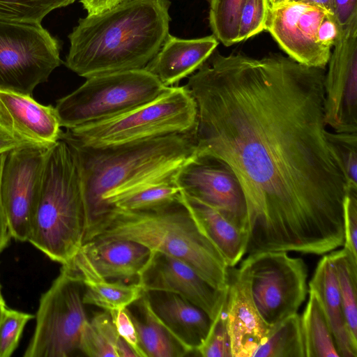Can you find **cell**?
<instances>
[{
    "mask_svg": "<svg viewBox=\"0 0 357 357\" xmlns=\"http://www.w3.org/2000/svg\"><path fill=\"white\" fill-rule=\"evenodd\" d=\"M325 68L213 52L185 85L197 156L227 165L245 199V255L342 246L347 184L324 117Z\"/></svg>",
    "mask_w": 357,
    "mask_h": 357,
    "instance_id": "obj_1",
    "label": "cell"
},
{
    "mask_svg": "<svg viewBox=\"0 0 357 357\" xmlns=\"http://www.w3.org/2000/svg\"><path fill=\"white\" fill-rule=\"evenodd\" d=\"M75 158L87 227L121 197L143 187L173 180L196 153L195 130L132 143L83 146L61 135Z\"/></svg>",
    "mask_w": 357,
    "mask_h": 357,
    "instance_id": "obj_2",
    "label": "cell"
},
{
    "mask_svg": "<svg viewBox=\"0 0 357 357\" xmlns=\"http://www.w3.org/2000/svg\"><path fill=\"white\" fill-rule=\"evenodd\" d=\"M170 4L169 0H123L79 19L68 36L65 65L86 79L144 68L169 34Z\"/></svg>",
    "mask_w": 357,
    "mask_h": 357,
    "instance_id": "obj_3",
    "label": "cell"
},
{
    "mask_svg": "<svg viewBox=\"0 0 357 357\" xmlns=\"http://www.w3.org/2000/svg\"><path fill=\"white\" fill-rule=\"evenodd\" d=\"M123 239L179 259L213 287L227 290L229 267L205 235L181 197L158 208L129 211L111 207L86 230L87 241Z\"/></svg>",
    "mask_w": 357,
    "mask_h": 357,
    "instance_id": "obj_4",
    "label": "cell"
},
{
    "mask_svg": "<svg viewBox=\"0 0 357 357\" xmlns=\"http://www.w3.org/2000/svg\"><path fill=\"white\" fill-rule=\"evenodd\" d=\"M87 219L73 154L59 139L47 153L28 238L52 261L70 264L84 244Z\"/></svg>",
    "mask_w": 357,
    "mask_h": 357,
    "instance_id": "obj_5",
    "label": "cell"
},
{
    "mask_svg": "<svg viewBox=\"0 0 357 357\" xmlns=\"http://www.w3.org/2000/svg\"><path fill=\"white\" fill-rule=\"evenodd\" d=\"M197 105L185 86H168L154 100L118 116L62 131L61 135L87 146H108L191 132Z\"/></svg>",
    "mask_w": 357,
    "mask_h": 357,
    "instance_id": "obj_6",
    "label": "cell"
},
{
    "mask_svg": "<svg viewBox=\"0 0 357 357\" xmlns=\"http://www.w3.org/2000/svg\"><path fill=\"white\" fill-rule=\"evenodd\" d=\"M167 87L144 68L111 73L87 78L54 107L61 128L72 129L146 104Z\"/></svg>",
    "mask_w": 357,
    "mask_h": 357,
    "instance_id": "obj_7",
    "label": "cell"
},
{
    "mask_svg": "<svg viewBox=\"0 0 357 357\" xmlns=\"http://www.w3.org/2000/svg\"><path fill=\"white\" fill-rule=\"evenodd\" d=\"M84 284L72 264L41 295L36 327L24 357H68L79 350L83 326L89 320L82 296Z\"/></svg>",
    "mask_w": 357,
    "mask_h": 357,
    "instance_id": "obj_8",
    "label": "cell"
},
{
    "mask_svg": "<svg viewBox=\"0 0 357 357\" xmlns=\"http://www.w3.org/2000/svg\"><path fill=\"white\" fill-rule=\"evenodd\" d=\"M250 283L255 305L264 320L275 325L298 312L308 292L305 261L287 252L250 254L238 267Z\"/></svg>",
    "mask_w": 357,
    "mask_h": 357,
    "instance_id": "obj_9",
    "label": "cell"
},
{
    "mask_svg": "<svg viewBox=\"0 0 357 357\" xmlns=\"http://www.w3.org/2000/svg\"><path fill=\"white\" fill-rule=\"evenodd\" d=\"M59 53L41 24L0 20V88L31 95L61 65Z\"/></svg>",
    "mask_w": 357,
    "mask_h": 357,
    "instance_id": "obj_10",
    "label": "cell"
},
{
    "mask_svg": "<svg viewBox=\"0 0 357 357\" xmlns=\"http://www.w3.org/2000/svg\"><path fill=\"white\" fill-rule=\"evenodd\" d=\"M50 146L26 144L6 155L1 195L12 238L27 241Z\"/></svg>",
    "mask_w": 357,
    "mask_h": 357,
    "instance_id": "obj_11",
    "label": "cell"
},
{
    "mask_svg": "<svg viewBox=\"0 0 357 357\" xmlns=\"http://www.w3.org/2000/svg\"><path fill=\"white\" fill-rule=\"evenodd\" d=\"M324 77V117L335 132H357V20L333 45Z\"/></svg>",
    "mask_w": 357,
    "mask_h": 357,
    "instance_id": "obj_12",
    "label": "cell"
},
{
    "mask_svg": "<svg viewBox=\"0 0 357 357\" xmlns=\"http://www.w3.org/2000/svg\"><path fill=\"white\" fill-rule=\"evenodd\" d=\"M174 181L183 192L216 208L248 234L244 194L235 174L225 163L195 155L180 168Z\"/></svg>",
    "mask_w": 357,
    "mask_h": 357,
    "instance_id": "obj_13",
    "label": "cell"
},
{
    "mask_svg": "<svg viewBox=\"0 0 357 357\" xmlns=\"http://www.w3.org/2000/svg\"><path fill=\"white\" fill-rule=\"evenodd\" d=\"M326 13L319 6L282 1L270 5L265 30L292 59L307 66L325 68L331 50L318 43L317 31Z\"/></svg>",
    "mask_w": 357,
    "mask_h": 357,
    "instance_id": "obj_14",
    "label": "cell"
},
{
    "mask_svg": "<svg viewBox=\"0 0 357 357\" xmlns=\"http://www.w3.org/2000/svg\"><path fill=\"white\" fill-rule=\"evenodd\" d=\"M137 282L144 292L176 294L203 310L213 320L223 308L227 290H218L190 265L174 257L153 252Z\"/></svg>",
    "mask_w": 357,
    "mask_h": 357,
    "instance_id": "obj_15",
    "label": "cell"
},
{
    "mask_svg": "<svg viewBox=\"0 0 357 357\" xmlns=\"http://www.w3.org/2000/svg\"><path fill=\"white\" fill-rule=\"evenodd\" d=\"M0 126L26 143L49 147L62 132L54 107L44 105L31 95L0 88Z\"/></svg>",
    "mask_w": 357,
    "mask_h": 357,
    "instance_id": "obj_16",
    "label": "cell"
},
{
    "mask_svg": "<svg viewBox=\"0 0 357 357\" xmlns=\"http://www.w3.org/2000/svg\"><path fill=\"white\" fill-rule=\"evenodd\" d=\"M229 273L226 316L231 355L251 357L272 326L259 312L245 273L235 267H229Z\"/></svg>",
    "mask_w": 357,
    "mask_h": 357,
    "instance_id": "obj_17",
    "label": "cell"
},
{
    "mask_svg": "<svg viewBox=\"0 0 357 357\" xmlns=\"http://www.w3.org/2000/svg\"><path fill=\"white\" fill-rule=\"evenodd\" d=\"M218 45L213 35L195 39H181L170 34L144 69L165 86H172L195 72Z\"/></svg>",
    "mask_w": 357,
    "mask_h": 357,
    "instance_id": "obj_18",
    "label": "cell"
},
{
    "mask_svg": "<svg viewBox=\"0 0 357 357\" xmlns=\"http://www.w3.org/2000/svg\"><path fill=\"white\" fill-rule=\"evenodd\" d=\"M145 293L160 319L190 352L195 351L208 334L212 321L209 316L176 294Z\"/></svg>",
    "mask_w": 357,
    "mask_h": 357,
    "instance_id": "obj_19",
    "label": "cell"
},
{
    "mask_svg": "<svg viewBox=\"0 0 357 357\" xmlns=\"http://www.w3.org/2000/svg\"><path fill=\"white\" fill-rule=\"evenodd\" d=\"M81 249L104 278L137 280L153 252L129 240L109 239L85 242Z\"/></svg>",
    "mask_w": 357,
    "mask_h": 357,
    "instance_id": "obj_20",
    "label": "cell"
},
{
    "mask_svg": "<svg viewBox=\"0 0 357 357\" xmlns=\"http://www.w3.org/2000/svg\"><path fill=\"white\" fill-rule=\"evenodd\" d=\"M71 264L84 284V305H93L109 312L127 308L144 294L139 282L128 284L121 280L110 282L102 277L82 249Z\"/></svg>",
    "mask_w": 357,
    "mask_h": 357,
    "instance_id": "obj_21",
    "label": "cell"
},
{
    "mask_svg": "<svg viewBox=\"0 0 357 357\" xmlns=\"http://www.w3.org/2000/svg\"><path fill=\"white\" fill-rule=\"evenodd\" d=\"M181 197L201 229L222 255L227 266L235 267L245 255L247 233L211 206L182 191Z\"/></svg>",
    "mask_w": 357,
    "mask_h": 357,
    "instance_id": "obj_22",
    "label": "cell"
},
{
    "mask_svg": "<svg viewBox=\"0 0 357 357\" xmlns=\"http://www.w3.org/2000/svg\"><path fill=\"white\" fill-rule=\"evenodd\" d=\"M308 289L315 291L319 298L340 357H357V342L346 324L335 271L328 255L317 264Z\"/></svg>",
    "mask_w": 357,
    "mask_h": 357,
    "instance_id": "obj_23",
    "label": "cell"
},
{
    "mask_svg": "<svg viewBox=\"0 0 357 357\" xmlns=\"http://www.w3.org/2000/svg\"><path fill=\"white\" fill-rule=\"evenodd\" d=\"M138 301L143 319L128 311L146 357H181L190 353L156 315L145 292Z\"/></svg>",
    "mask_w": 357,
    "mask_h": 357,
    "instance_id": "obj_24",
    "label": "cell"
},
{
    "mask_svg": "<svg viewBox=\"0 0 357 357\" xmlns=\"http://www.w3.org/2000/svg\"><path fill=\"white\" fill-rule=\"evenodd\" d=\"M309 298L301 316L305 357H340L319 298L308 289Z\"/></svg>",
    "mask_w": 357,
    "mask_h": 357,
    "instance_id": "obj_25",
    "label": "cell"
},
{
    "mask_svg": "<svg viewBox=\"0 0 357 357\" xmlns=\"http://www.w3.org/2000/svg\"><path fill=\"white\" fill-rule=\"evenodd\" d=\"M252 357H305L301 316L296 313L273 325Z\"/></svg>",
    "mask_w": 357,
    "mask_h": 357,
    "instance_id": "obj_26",
    "label": "cell"
},
{
    "mask_svg": "<svg viewBox=\"0 0 357 357\" xmlns=\"http://www.w3.org/2000/svg\"><path fill=\"white\" fill-rule=\"evenodd\" d=\"M328 255L335 271L346 324L357 342V257L345 248Z\"/></svg>",
    "mask_w": 357,
    "mask_h": 357,
    "instance_id": "obj_27",
    "label": "cell"
},
{
    "mask_svg": "<svg viewBox=\"0 0 357 357\" xmlns=\"http://www.w3.org/2000/svg\"><path fill=\"white\" fill-rule=\"evenodd\" d=\"M119 338L109 313L105 311L96 314L83 326L79 350L90 357H118Z\"/></svg>",
    "mask_w": 357,
    "mask_h": 357,
    "instance_id": "obj_28",
    "label": "cell"
},
{
    "mask_svg": "<svg viewBox=\"0 0 357 357\" xmlns=\"http://www.w3.org/2000/svg\"><path fill=\"white\" fill-rule=\"evenodd\" d=\"M181 193L174 179L158 182L121 197L112 207L129 211L152 209L178 199Z\"/></svg>",
    "mask_w": 357,
    "mask_h": 357,
    "instance_id": "obj_29",
    "label": "cell"
},
{
    "mask_svg": "<svg viewBox=\"0 0 357 357\" xmlns=\"http://www.w3.org/2000/svg\"><path fill=\"white\" fill-rule=\"evenodd\" d=\"M246 0H210L213 35L225 46L238 42L240 16Z\"/></svg>",
    "mask_w": 357,
    "mask_h": 357,
    "instance_id": "obj_30",
    "label": "cell"
},
{
    "mask_svg": "<svg viewBox=\"0 0 357 357\" xmlns=\"http://www.w3.org/2000/svg\"><path fill=\"white\" fill-rule=\"evenodd\" d=\"M75 0H0V20L41 24L54 9L67 6Z\"/></svg>",
    "mask_w": 357,
    "mask_h": 357,
    "instance_id": "obj_31",
    "label": "cell"
},
{
    "mask_svg": "<svg viewBox=\"0 0 357 357\" xmlns=\"http://www.w3.org/2000/svg\"><path fill=\"white\" fill-rule=\"evenodd\" d=\"M327 137L339 158L347 188L357 189V132H328Z\"/></svg>",
    "mask_w": 357,
    "mask_h": 357,
    "instance_id": "obj_32",
    "label": "cell"
},
{
    "mask_svg": "<svg viewBox=\"0 0 357 357\" xmlns=\"http://www.w3.org/2000/svg\"><path fill=\"white\" fill-rule=\"evenodd\" d=\"M35 316L3 307L0 319V357H10L18 346L24 326Z\"/></svg>",
    "mask_w": 357,
    "mask_h": 357,
    "instance_id": "obj_33",
    "label": "cell"
},
{
    "mask_svg": "<svg viewBox=\"0 0 357 357\" xmlns=\"http://www.w3.org/2000/svg\"><path fill=\"white\" fill-rule=\"evenodd\" d=\"M226 303L212 320L205 339L196 349L203 357H232L227 327Z\"/></svg>",
    "mask_w": 357,
    "mask_h": 357,
    "instance_id": "obj_34",
    "label": "cell"
},
{
    "mask_svg": "<svg viewBox=\"0 0 357 357\" xmlns=\"http://www.w3.org/2000/svg\"><path fill=\"white\" fill-rule=\"evenodd\" d=\"M269 7L268 0H246L240 16L238 42L265 30Z\"/></svg>",
    "mask_w": 357,
    "mask_h": 357,
    "instance_id": "obj_35",
    "label": "cell"
},
{
    "mask_svg": "<svg viewBox=\"0 0 357 357\" xmlns=\"http://www.w3.org/2000/svg\"><path fill=\"white\" fill-rule=\"evenodd\" d=\"M344 248L357 257V189L347 188L343 205Z\"/></svg>",
    "mask_w": 357,
    "mask_h": 357,
    "instance_id": "obj_36",
    "label": "cell"
},
{
    "mask_svg": "<svg viewBox=\"0 0 357 357\" xmlns=\"http://www.w3.org/2000/svg\"><path fill=\"white\" fill-rule=\"evenodd\" d=\"M109 313L119 336L132 348L137 357H146L141 348L137 332L128 307Z\"/></svg>",
    "mask_w": 357,
    "mask_h": 357,
    "instance_id": "obj_37",
    "label": "cell"
},
{
    "mask_svg": "<svg viewBox=\"0 0 357 357\" xmlns=\"http://www.w3.org/2000/svg\"><path fill=\"white\" fill-rule=\"evenodd\" d=\"M339 34V27L334 16L326 13L321 20L317 31L318 43L331 50Z\"/></svg>",
    "mask_w": 357,
    "mask_h": 357,
    "instance_id": "obj_38",
    "label": "cell"
},
{
    "mask_svg": "<svg viewBox=\"0 0 357 357\" xmlns=\"http://www.w3.org/2000/svg\"><path fill=\"white\" fill-rule=\"evenodd\" d=\"M333 16L339 29L357 20V0H333Z\"/></svg>",
    "mask_w": 357,
    "mask_h": 357,
    "instance_id": "obj_39",
    "label": "cell"
},
{
    "mask_svg": "<svg viewBox=\"0 0 357 357\" xmlns=\"http://www.w3.org/2000/svg\"><path fill=\"white\" fill-rule=\"evenodd\" d=\"M6 153L0 155V254L12 238L1 195V178Z\"/></svg>",
    "mask_w": 357,
    "mask_h": 357,
    "instance_id": "obj_40",
    "label": "cell"
},
{
    "mask_svg": "<svg viewBox=\"0 0 357 357\" xmlns=\"http://www.w3.org/2000/svg\"><path fill=\"white\" fill-rule=\"evenodd\" d=\"M123 0H79L88 15H96L109 10Z\"/></svg>",
    "mask_w": 357,
    "mask_h": 357,
    "instance_id": "obj_41",
    "label": "cell"
},
{
    "mask_svg": "<svg viewBox=\"0 0 357 357\" xmlns=\"http://www.w3.org/2000/svg\"><path fill=\"white\" fill-rule=\"evenodd\" d=\"M31 144L20 140L0 126V155L17 149L20 146Z\"/></svg>",
    "mask_w": 357,
    "mask_h": 357,
    "instance_id": "obj_42",
    "label": "cell"
},
{
    "mask_svg": "<svg viewBox=\"0 0 357 357\" xmlns=\"http://www.w3.org/2000/svg\"><path fill=\"white\" fill-rule=\"evenodd\" d=\"M284 1L301 2L319 6L333 15V0H286Z\"/></svg>",
    "mask_w": 357,
    "mask_h": 357,
    "instance_id": "obj_43",
    "label": "cell"
},
{
    "mask_svg": "<svg viewBox=\"0 0 357 357\" xmlns=\"http://www.w3.org/2000/svg\"><path fill=\"white\" fill-rule=\"evenodd\" d=\"M118 357H137L132 348L120 337L116 346Z\"/></svg>",
    "mask_w": 357,
    "mask_h": 357,
    "instance_id": "obj_44",
    "label": "cell"
},
{
    "mask_svg": "<svg viewBox=\"0 0 357 357\" xmlns=\"http://www.w3.org/2000/svg\"><path fill=\"white\" fill-rule=\"evenodd\" d=\"M286 0H268L270 5H275Z\"/></svg>",
    "mask_w": 357,
    "mask_h": 357,
    "instance_id": "obj_45",
    "label": "cell"
},
{
    "mask_svg": "<svg viewBox=\"0 0 357 357\" xmlns=\"http://www.w3.org/2000/svg\"><path fill=\"white\" fill-rule=\"evenodd\" d=\"M5 305H6V303L5 302L0 303V319H1V316L3 308V307Z\"/></svg>",
    "mask_w": 357,
    "mask_h": 357,
    "instance_id": "obj_46",
    "label": "cell"
},
{
    "mask_svg": "<svg viewBox=\"0 0 357 357\" xmlns=\"http://www.w3.org/2000/svg\"><path fill=\"white\" fill-rule=\"evenodd\" d=\"M2 302H5L3 298V296H2V294H1V284H0V303H2Z\"/></svg>",
    "mask_w": 357,
    "mask_h": 357,
    "instance_id": "obj_47",
    "label": "cell"
}]
</instances>
